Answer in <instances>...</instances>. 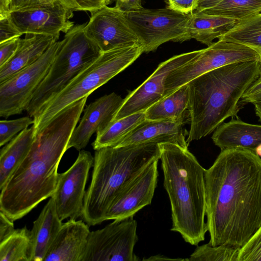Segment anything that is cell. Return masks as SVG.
<instances>
[{"label":"cell","instance_id":"ffe728a7","mask_svg":"<svg viewBox=\"0 0 261 261\" xmlns=\"http://www.w3.org/2000/svg\"><path fill=\"white\" fill-rule=\"evenodd\" d=\"M212 139L221 150L241 148L255 152L261 144V125L248 123L237 117L219 125L214 130Z\"/></svg>","mask_w":261,"mask_h":261},{"label":"cell","instance_id":"8992f818","mask_svg":"<svg viewBox=\"0 0 261 261\" xmlns=\"http://www.w3.org/2000/svg\"><path fill=\"white\" fill-rule=\"evenodd\" d=\"M141 44L102 52L99 57L77 74L33 117L36 135L58 113L72 103L88 96L124 70L143 53Z\"/></svg>","mask_w":261,"mask_h":261},{"label":"cell","instance_id":"ac0fdd59","mask_svg":"<svg viewBox=\"0 0 261 261\" xmlns=\"http://www.w3.org/2000/svg\"><path fill=\"white\" fill-rule=\"evenodd\" d=\"M82 220L63 223L43 261H82L90 231Z\"/></svg>","mask_w":261,"mask_h":261},{"label":"cell","instance_id":"603a6c76","mask_svg":"<svg viewBox=\"0 0 261 261\" xmlns=\"http://www.w3.org/2000/svg\"><path fill=\"white\" fill-rule=\"evenodd\" d=\"M237 22L233 19L193 11L189 14L185 41L194 39L209 46Z\"/></svg>","mask_w":261,"mask_h":261},{"label":"cell","instance_id":"277c9868","mask_svg":"<svg viewBox=\"0 0 261 261\" xmlns=\"http://www.w3.org/2000/svg\"><path fill=\"white\" fill-rule=\"evenodd\" d=\"M159 145L164 186L171 204V230L197 246L207 231L205 169L188 148L169 142Z\"/></svg>","mask_w":261,"mask_h":261},{"label":"cell","instance_id":"484cf974","mask_svg":"<svg viewBox=\"0 0 261 261\" xmlns=\"http://www.w3.org/2000/svg\"><path fill=\"white\" fill-rule=\"evenodd\" d=\"M145 119V112H140L112 121L105 128L96 132V139L92 144L93 149L96 150L115 146Z\"/></svg>","mask_w":261,"mask_h":261},{"label":"cell","instance_id":"d4e9b609","mask_svg":"<svg viewBox=\"0 0 261 261\" xmlns=\"http://www.w3.org/2000/svg\"><path fill=\"white\" fill-rule=\"evenodd\" d=\"M189 89L185 84L163 97L144 112L148 120H164L184 124L190 121L188 110Z\"/></svg>","mask_w":261,"mask_h":261},{"label":"cell","instance_id":"d590c367","mask_svg":"<svg viewBox=\"0 0 261 261\" xmlns=\"http://www.w3.org/2000/svg\"><path fill=\"white\" fill-rule=\"evenodd\" d=\"M21 35L10 22L7 15L0 16V43Z\"/></svg>","mask_w":261,"mask_h":261},{"label":"cell","instance_id":"7c38bea8","mask_svg":"<svg viewBox=\"0 0 261 261\" xmlns=\"http://www.w3.org/2000/svg\"><path fill=\"white\" fill-rule=\"evenodd\" d=\"M94 160L89 151L82 149L73 164L65 172L59 173L56 189L51 197L62 221L68 218L76 220L82 217L86 185Z\"/></svg>","mask_w":261,"mask_h":261},{"label":"cell","instance_id":"2e32d148","mask_svg":"<svg viewBox=\"0 0 261 261\" xmlns=\"http://www.w3.org/2000/svg\"><path fill=\"white\" fill-rule=\"evenodd\" d=\"M158 162L149 164L121 190L109 207L105 221L134 216L151 204L157 186Z\"/></svg>","mask_w":261,"mask_h":261},{"label":"cell","instance_id":"ee69618b","mask_svg":"<svg viewBox=\"0 0 261 261\" xmlns=\"http://www.w3.org/2000/svg\"><path fill=\"white\" fill-rule=\"evenodd\" d=\"M143 260H185V259H173V258H167V257L163 256H151L150 258H147V259H143Z\"/></svg>","mask_w":261,"mask_h":261},{"label":"cell","instance_id":"ab89813d","mask_svg":"<svg viewBox=\"0 0 261 261\" xmlns=\"http://www.w3.org/2000/svg\"><path fill=\"white\" fill-rule=\"evenodd\" d=\"M111 0H108L109 4ZM116 5L124 11H134L143 8L142 0H115Z\"/></svg>","mask_w":261,"mask_h":261},{"label":"cell","instance_id":"60d3db41","mask_svg":"<svg viewBox=\"0 0 261 261\" xmlns=\"http://www.w3.org/2000/svg\"><path fill=\"white\" fill-rule=\"evenodd\" d=\"M223 0H198L196 11H202L206 9L211 8Z\"/></svg>","mask_w":261,"mask_h":261},{"label":"cell","instance_id":"b9f144b4","mask_svg":"<svg viewBox=\"0 0 261 261\" xmlns=\"http://www.w3.org/2000/svg\"><path fill=\"white\" fill-rule=\"evenodd\" d=\"M10 0H0V16L8 14V6Z\"/></svg>","mask_w":261,"mask_h":261},{"label":"cell","instance_id":"44dd1931","mask_svg":"<svg viewBox=\"0 0 261 261\" xmlns=\"http://www.w3.org/2000/svg\"><path fill=\"white\" fill-rule=\"evenodd\" d=\"M59 38V35L25 34L13 57L0 67V84L37 61Z\"/></svg>","mask_w":261,"mask_h":261},{"label":"cell","instance_id":"e575fe53","mask_svg":"<svg viewBox=\"0 0 261 261\" xmlns=\"http://www.w3.org/2000/svg\"><path fill=\"white\" fill-rule=\"evenodd\" d=\"M261 100V73L258 77L249 87L243 94L241 102L243 105Z\"/></svg>","mask_w":261,"mask_h":261},{"label":"cell","instance_id":"d6a6232c","mask_svg":"<svg viewBox=\"0 0 261 261\" xmlns=\"http://www.w3.org/2000/svg\"><path fill=\"white\" fill-rule=\"evenodd\" d=\"M64 7L71 11L92 12L109 4L108 0H58Z\"/></svg>","mask_w":261,"mask_h":261},{"label":"cell","instance_id":"3957f363","mask_svg":"<svg viewBox=\"0 0 261 261\" xmlns=\"http://www.w3.org/2000/svg\"><path fill=\"white\" fill-rule=\"evenodd\" d=\"M260 73V60L248 61L222 66L189 82L187 143L211 134L228 118L237 117L243 94Z\"/></svg>","mask_w":261,"mask_h":261},{"label":"cell","instance_id":"7bdbcfd3","mask_svg":"<svg viewBox=\"0 0 261 261\" xmlns=\"http://www.w3.org/2000/svg\"><path fill=\"white\" fill-rule=\"evenodd\" d=\"M256 115L258 117V120L261 122V100L253 103Z\"/></svg>","mask_w":261,"mask_h":261},{"label":"cell","instance_id":"7402d4cb","mask_svg":"<svg viewBox=\"0 0 261 261\" xmlns=\"http://www.w3.org/2000/svg\"><path fill=\"white\" fill-rule=\"evenodd\" d=\"M54 199L50 197L30 230L33 245V261H43L62 225Z\"/></svg>","mask_w":261,"mask_h":261},{"label":"cell","instance_id":"ba28073f","mask_svg":"<svg viewBox=\"0 0 261 261\" xmlns=\"http://www.w3.org/2000/svg\"><path fill=\"white\" fill-rule=\"evenodd\" d=\"M257 60L261 61V55L255 50L243 44L218 39L201 49L193 60L169 74L165 81L163 97L206 72L234 63Z\"/></svg>","mask_w":261,"mask_h":261},{"label":"cell","instance_id":"5bb4252c","mask_svg":"<svg viewBox=\"0 0 261 261\" xmlns=\"http://www.w3.org/2000/svg\"><path fill=\"white\" fill-rule=\"evenodd\" d=\"M201 51V49L175 55L160 63L145 81L124 98L113 121L144 112L161 100L164 97L165 81L169 74L193 60Z\"/></svg>","mask_w":261,"mask_h":261},{"label":"cell","instance_id":"52a82bcc","mask_svg":"<svg viewBox=\"0 0 261 261\" xmlns=\"http://www.w3.org/2000/svg\"><path fill=\"white\" fill-rule=\"evenodd\" d=\"M85 24L74 25L60 41L58 51L51 67L26 110L30 117H34L45 105L102 53L86 35Z\"/></svg>","mask_w":261,"mask_h":261},{"label":"cell","instance_id":"8d00e7d4","mask_svg":"<svg viewBox=\"0 0 261 261\" xmlns=\"http://www.w3.org/2000/svg\"><path fill=\"white\" fill-rule=\"evenodd\" d=\"M57 0H10L8 6V14L12 11L51 4Z\"/></svg>","mask_w":261,"mask_h":261},{"label":"cell","instance_id":"9c48e42d","mask_svg":"<svg viewBox=\"0 0 261 261\" xmlns=\"http://www.w3.org/2000/svg\"><path fill=\"white\" fill-rule=\"evenodd\" d=\"M125 13L144 53L153 51L168 41H185L189 14L169 7L157 9L143 7Z\"/></svg>","mask_w":261,"mask_h":261},{"label":"cell","instance_id":"f35d334b","mask_svg":"<svg viewBox=\"0 0 261 261\" xmlns=\"http://www.w3.org/2000/svg\"><path fill=\"white\" fill-rule=\"evenodd\" d=\"M13 222L3 212L0 211V242L15 231Z\"/></svg>","mask_w":261,"mask_h":261},{"label":"cell","instance_id":"f546056e","mask_svg":"<svg viewBox=\"0 0 261 261\" xmlns=\"http://www.w3.org/2000/svg\"><path fill=\"white\" fill-rule=\"evenodd\" d=\"M240 249L226 245L212 246L208 243L197 245L189 260L238 261Z\"/></svg>","mask_w":261,"mask_h":261},{"label":"cell","instance_id":"cb8c5ba5","mask_svg":"<svg viewBox=\"0 0 261 261\" xmlns=\"http://www.w3.org/2000/svg\"><path fill=\"white\" fill-rule=\"evenodd\" d=\"M36 137L34 124L18 133L1 149L0 190L29 153Z\"/></svg>","mask_w":261,"mask_h":261},{"label":"cell","instance_id":"1f68e13d","mask_svg":"<svg viewBox=\"0 0 261 261\" xmlns=\"http://www.w3.org/2000/svg\"><path fill=\"white\" fill-rule=\"evenodd\" d=\"M238 261H261V226L240 249Z\"/></svg>","mask_w":261,"mask_h":261},{"label":"cell","instance_id":"4dcf8cb0","mask_svg":"<svg viewBox=\"0 0 261 261\" xmlns=\"http://www.w3.org/2000/svg\"><path fill=\"white\" fill-rule=\"evenodd\" d=\"M34 124L31 117L25 116L13 120H3L0 121V146L6 145L18 133Z\"/></svg>","mask_w":261,"mask_h":261},{"label":"cell","instance_id":"7a4b0ae2","mask_svg":"<svg viewBox=\"0 0 261 261\" xmlns=\"http://www.w3.org/2000/svg\"><path fill=\"white\" fill-rule=\"evenodd\" d=\"M87 99L63 109L36 135L28 155L1 190L0 211L12 221L23 217L53 195L60 162Z\"/></svg>","mask_w":261,"mask_h":261},{"label":"cell","instance_id":"4fadbf2b","mask_svg":"<svg viewBox=\"0 0 261 261\" xmlns=\"http://www.w3.org/2000/svg\"><path fill=\"white\" fill-rule=\"evenodd\" d=\"M85 32L101 52L139 43L125 11L107 6L92 12Z\"/></svg>","mask_w":261,"mask_h":261},{"label":"cell","instance_id":"f6af8a7d","mask_svg":"<svg viewBox=\"0 0 261 261\" xmlns=\"http://www.w3.org/2000/svg\"><path fill=\"white\" fill-rule=\"evenodd\" d=\"M255 153L261 158V144L259 145L255 150Z\"/></svg>","mask_w":261,"mask_h":261},{"label":"cell","instance_id":"83f0119b","mask_svg":"<svg viewBox=\"0 0 261 261\" xmlns=\"http://www.w3.org/2000/svg\"><path fill=\"white\" fill-rule=\"evenodd\" d=\"M218 39L243 44L261 55V13L238 22Z\"/></svg>","mask_w":261,"mask_h":261},{"label":"cell","instance_id":"5b68a950","mask_svg":"<svg viewBox=\"0 0 261 261\" xmlns=\"http://www.w3.org/2000/svg\"><path fill=\"white\" fill-rule=\"evenodd\" d=\"M159 143L147 142L96 150L91 183L86 190L82 218L89 226L105 221L121 190L151 163L159 160Z\"/></svg>","mask_w":261,"mask_h":261},{"label":"cell","instance_id":"74e56055","mask_svg":"<svg viewBox=\"0 0 261 261\" xmlns=\"http://www.w3.org/2000/svg\"><path fill=\"white\" fill-rule=\"evenodd\" d=\"M168 7L184 14H190L196 10L198 0H166Z\"/></svg>","mask_w":261,"mask_h":261},{"label":"cell","instance_id":"836d02e7","mask_svg":"<svg viewBox=\"0 0 261 261\" xmlns=\"http://www.w3.org/2000/svg\"><path fill=\"white\" fill-rule=\"evenodd\" d=\"M17 37L0 43V67L7 63L16 53L21 40Z\"/></svg>","mask_w":261,"mask_h":261},{"label":"cell","instance_id":"f1b7e54d","mask_svg":"<svg viewBox=\"0 0 261 261\" xmlns=\"http://www.w3.org/2000/svg\"><path fill=\"white\" fill-rule=\"evenodd\" d=\"M201 12L233 19L239 22L260 13L261 0H223L216 6Z\"/></svg>","mask_w":261,"mask_h":261},{"label":"cell","instance_id":"4316f807","mask_svg":"<svg viewBox=\"0 0 261 261\" xmlns=\"http://www.w3.org/2000/svg\"><path fill=\"white\" fill-rule=\"evenodd\" d=\"M33 245L26 226L0 242V261H33Z\"/></svg>","mask_w":261,"mask_h":261},{"label":"cell","instance_id":"6da1fadb","mask_svg":"<svg viewBox=\"0 0 261 261\" xmlns=\"http://www.w3.org/2000/svg\"><path fill=\"white\" fill-rule=\"evenodd\" d=\"M206 216L212 246L241 248L261 226V158L221 150L205 172Z\"/></svg>","mask_w":261,"mask_h":261},{"label":"cell","instance_id":"e0dca14e","mask_svg":"<svg viewBox=\"0 0 261 261\" xmlns=\"http://www.w3.org/2000/svg\"><path fill=\"white\" fill-rule=\"evenodd\" d=\"M123 101L120 95L113 92L88 105L71 135L67 149L73 147L80 151L84 149L94 133L103 129L113 121Z\"/></svg>","mask_w":261,"mask_h":261},{"label":"cell","instance_id":"9a60e30c","mask_svg":"<svg viewBox=\"0 0 261 261\" xmlns=\"http://www.w3.org/2000/svg\"><path fill=\"white\" fill-rule=\"evenodd\" d=\"M72 11L64 7L58 0L43 5L9 12L7 16L20 34L59 35L67 33L73 26L70 19Z\"/></svg>","mask_w":261,"mask_h":261},{"label":"cell","instance_id":"8fae6325","mask_svg":"<svg viewBox=\"0 0 261 261\" xmlns=\"http://www.w3.org/2000/svg\"><path fill=\"white\" fill-rule=\"evenodd\" d=\"M134 216L114 220L90 231L82 261H138L134 247L138 238Z\"/></svg>","mask_w":261,"mask_h":261},{"label":"cell","instance_id":"30bf717a","mask_svg":"<svg viewBox=\"0 0 261 261\" xmlns=\"http://www.w3.org/2000/svg\"><path fill=\"white\" fill-rule=\"evenodd\" d=\"M54 42L35 62L0 84V116L5 118L27 110L33 95L47 75L58 51Z\"/></svg>","mask_w":261,"mask_h":261},{"label":"cell","instance_id":"d6986e66","mask_svg":"<svg viewBox=\"0 0 261 261\" xmlns=\"http://www.w3.org/2000/svg\"><path fill=\"white\" fill-rule=\"evenodd\" d=\"M184 125L168 120L145 119L114 147L147 142H169L188 148Z\"/></svg>","mask_w":261,"mask_h":261}]
</instances>
